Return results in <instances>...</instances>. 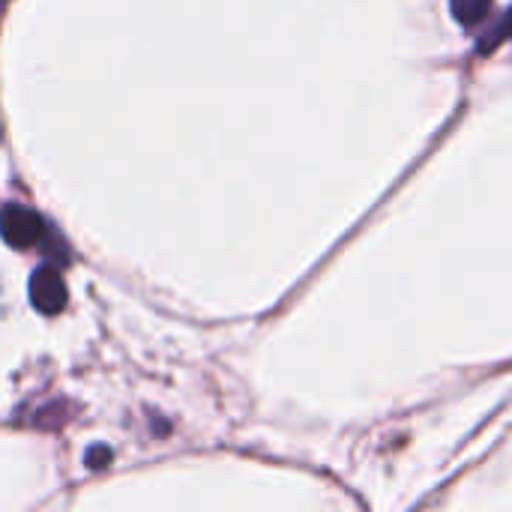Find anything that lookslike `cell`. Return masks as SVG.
Segmentation results:
<instances>
[{"instance_id":"6da1fadb","label":"cell","mask_w":512,"mask_h":512,"mask_svg":"<svg viewBox=\"0 0 512 512\" xmlns=\"http://www.w3.org/2000/svg\"><path fill=\"white\" fill-rule=\"evenodd\" d=\"M0 234L12 249H33L45 240V222L30 207L3 204L0 207Z\"/></svg>"},{"instance_id":"5b68a950","label":"cell","mask_w":512,"mask_h":512,"mask_svg":"<svg viewBox=\"0 0 512 512\" xmlns=\"http://www.w3.org/2000/svg\"><path fill=\"white\" fill-rule=\"evenodd\" d=\"M108 462H111V450H108V447H93V450H87V468H90V471H102V468H108Z\"/></svg>"},{"instance_id":"3957f363","label":"cell","mask_w":512,"mask_h":512,"mask_svg":"<svg viewBox=\"0 0 512 512\" xmlns=\"http://www.w3.org/2000/svg\"><path fill=\"white\" fill-rule=\"evenodd\" d=\"M450 6H453V15H456L459 24L474 27V24H480L489 15L492 0H450Z\"/></svg>"},{"instance_id":"277c9868","label":"cell","mask_w":512,"mask_h":512,"mask_svg":"<svg viewBox=\"0 0 512 512\" xmlns=\"http://www.w3.org/2000/svg\"><path fill=\"white\" fill-rule=\"evenodd\" d=\"M510 36H512V6L504 12V15H501V18H498V21H495V24H492V27H489V30H486V33H483V36H480L477 51H483V54H486V51L498 48V45H501L504 39H510Z\"/></svg>"},{"instance_id":"7a4b0ae2","label":"cell","mask_w":512,"mask_h":512,"mask_svg":"<svg viewBox=\"0 0 512 512\" xmlns=\"http://www.w3.org/2000/svg\"><path fill=\"white\" fill-rule=\"evenodd\" d=\"M30 303L42 315H57L66 309V282L54 267H39L30 276Z\"/></svg>"}]
</instances>
